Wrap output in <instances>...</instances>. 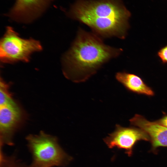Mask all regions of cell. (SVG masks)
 Instances as JSON below:
<instances>
[{
	"instance_id": "1",
	"label": "cell",
	"mask_w": 167,
	"mask_h": 167,
	"mask_svg": "<svg viewBox=\"0 0 167 167\" xmlns=\"http://www.w3.org/2000/svg\"><path fill=\"white\" fill-rule=\"evenodd\" d=\"M122 51L121 49L105 45L94 33L80 29L71 47L62 57L63 73L74 82H84Z\"/></svg>"
},
{
	"instance_id": "2",
	"label": "cell",
	"mask_w": 167,
	"mask_h": 167,
	"mask_svg": "<svg viewBox=\"0 0 167 167\" xmlns=\"http://www.w3.org/2000/svg\"><path fill=\"white\" fill-rule=\"evenodd\" d=\"M68 14L99 36L121 39L126 36L131 16L121 0H77Z\"/></svg>"
},
{
	"instance_id": "3",
	"label": "cell",
	"mask_w": 167,
	"mask_h": 167,
	"mask_svg": "<svg viewBox=\"0 0 167 167\" xmlns=\"http://www.w3.org/2000/svg\"><path fill=\"white\" fill-rule=\"evenodd\" d=\"M26 140L32 157L30 167L65 166L72 160L59 144L56 137L43 131L37 135H28Z\"/></svg>"
},
{
	"instance_id": "4",
	"label": "cell",
	"mask_w": 167,
	"mask_h": 167,
	"mask_svg": "<svg viewBox=\"0 0 167 167\" xmlns=\"http://www.w3.org/2000/svg\"><path fill=\"white\" fill-rule=\"evenodd\" d=\"M42 49L39 41L32 38H23L12 28L8 26L0 40V60L4 63L28 62L32 53Z\"/></svg>"
},
{
	"instance_id": "5",
	"label": "cell",
	"mask_w": 167,
	"mask_h": 167,
	"mask_svg": "<svg viewBox=\"0 0 167 167\" xmlns=\"http://www.w3.org/2000/svg\"><path fill=\"white\" fill-rule=\"evenodd\" d=\"M150 140L148 134L142 129L138 127H124L118 124L114 131L103 139L109 148H116L124 150L129 156L132 155L134 147L139 141Z\"/></svg>"
},
{
	"instance_id": "6",
	"label": "cell",
	"mask_w": 167,
	"mask_h": 167,
	"mask_svg": "<svg viewBox=\"0 0 167 167\" xmlns=\"http://www.w3.org/2000/svg\"><path fill=\"white\" fill-rule=\"evenodd\" d=\"M54 0H15L6 16L19 23L28 24L40 17Z\"/></svg>"
},
{
	"instance_id": "7",
	"label": "cell",
	"mask_w": 167,
	"mask_h": 167,
	"mask_svg": "<svg viewBox=\"0 0 167 167\" xmlns=\"http://www.w3.org/2000/svg\"><path fill=\"white\" fill-rule=\"evenodd\" d=\"M22 117V111L15 102L0 106V147L14 145L13 136Z\"/></svg>"
},
{
	"instance_id": "8",
	"label": "cell",
	"mask_w": 167,
	"mask_h": 167,
	"mask_svg": "<svg viewBox=\"0 0 167 167\" xmlns=\"http://www.w3.org/2000/svg\"><path fill=\"white\" fill-rule=\"evenodd\" d=\"M129 121L131 125L142 129L148 134L152 152H156L159 147H167V127L155 121H149L144 116L137 114Z\"/></svg>"
},
{
	"instance_id": "9",
	"label": "cell",
	"mask_w": 167,
	"mask_h": 167,
	"mask_svg": "<svg viewBox=\"0 0 167 167\" xmlns=\"http://www.w3.org/2000/svg\"><path fill=\"white\" fill-rule=\"evenodd\" d=\"M115 78L128 91L138 94L153 96L155 92L141 78L134 74L126 72L116 73Z\"/></svg>"
},
{
	"instance_id": "10",
	"label": "cell",
	"mask_w": 167,
	"mask_h": 167,
	"mask_svg": "<svg viewBox=\"0 0 167 167\" xmlns=\"http://www.w3.org/2000/svg\"><path fill=\"white\" fill-rule=\"evenodd\" d=\"M9 85L1 78L0 83V105L12 104L15 101L8 91Z\"/></svg>"
},
{
	"instance_id": "11",
	"label": "cell",
	"mask_w": 167,
	"mask_h": 167,
	"mask_svg": "<svg viewBox=\"0 0 167 167\" xmlns=\"http://www.w3.org/2000/svg\"><path fill=\"white\" fill-rule=\"evenodd\" d=\"M157 54L163 63H167V45L161 48Z\"/></svg>"
},
{
	"instance_id": "12",
	"label": "cell",
	"mask_w": 167,
	"mask_h": 167,
	"mask_svg": "<svg viewBox=\"0 0 167 167\" xmlns=\"http://www.w3.org/2000/svg\"><path fill=\"white\" fill-rule=\"evenodd\" d=\"M155 122L159 125L167 127V114H165L161 118Z\"/></svg>"
}]
</instances>
